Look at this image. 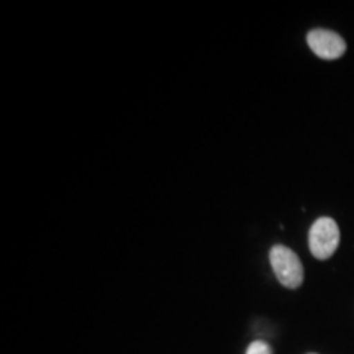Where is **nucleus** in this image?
<instances>
[{"mask_svg": "<svg viewBox=\"0 0 354 354\" xmlns=\"http://www.w3.org/2000/svg\"><path fill=\"white\" fill-rule=\"evenodd\" d=\"M272 271L287 289H299L304 282V266L299 256L284 245H274L269 251Z\"/></svg>", "mask_w": 354, "mask_h": 354, "instance_id": "f257e3e1", "label": "nucleus"}, {"mask_svg": "<svg viewBox=\"0 0 354 354\" xmlns=\"http://www.w3.org/2000/svg\"><path fill=\"white\" fill-rule=\"evenodd\" d=\"M339 246V228L338 223L330 216H320L312 225L308 233L310 253L317 259L325 261L335 254Z\"/></svg>", "mask_w": 354, "mask_h": 354, "instance_id": "f03ea898", "label": "nucleus"}, {"mask_svg": "<svg viewBox=\"0 0 354 354\" xmlns=\"http://www.w3.org/2000/svg\"><path fill=\"white\" fill-rule=\"evenodd\" d=\"M307 43L310 50L326 61L338 59L346 53V41L338 33L330 32V30H312L307 35Z\"/></svg>", "mask_w": 354, "mask_h": 354, "instance_id": "7ed1b4c3", "label": "nucleus"}, {"mask_svg": "<svg viewBox=\"0 0 354 354\" xmlns=\"http://www.w3.org/2000/svg\"><path fill=\"white\" fill-rule=\"evenodd\" d=\"M246 354H272V349L266 342H261V339H256L248 346Z\"/></svg>", "mask_w": 354, "mask_h": 354, "instance_id": "20e7f679", "label": "nucleus"}, {"mask_svg": "<svg viewBox=\"0 0 354 354\" xmlns=\"http://www.w3.org/2000/svg\"><path fill=\"white\" fill-rule=\"evenodd\" d=\"M310 354H315V353H310Z\"/></svg>", "mask_w": 354, "mask_h": 354, "instance_id": "39448f33", "label": "nucleus"}]
</instances>
